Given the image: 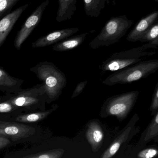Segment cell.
<instances>
[{
    "label": "cell",
    "mask_w": 158,
    "mask_h": 158,
    "mask_svg": "<svg viewBox=\"0 0 158 158\" xmlns=\"http://www.w3.org/2000/svg\"><path fill=\"white\" fill-rule=\"evenodd\" d=\"M86 83L87 82H82V83H80V84L77 85L75 90L74 92L72 98L76 97V96H77L78 94H80V93L82 92V91H83V89H84Z\"/></svg>",
    "instance_id": "cell-26"
},
{
    "label": "cell",
    "mask_w": 158,
    "mask_h": 158,
    "mask_svg": "<svg viewBox=\"0 0 158 158\" xmlns=\"http://www.w3.org/2000/svg\"><path fill=\"white\" fill-rule=\"evenodd\" d=\"M157 48L149 42L131 49L112 54L102 65L103 72H116L143 60L156 53Z\"/></svg>",
    "instance_id": "cell-1"
},
{
    "label": "cell",
    "mask_w": 158,
    "mask_h": 158,
    "mask_svg": "<svg viewBox=\"0 0 158 158\" xmlns=\"http://www.w3.org/2000/svg\"><path fill=\"white\" fill-rule=\"evenodd\" d=\"M10 143V141L7 138V137L0 135V149H2V148L6 147Z\"/></svg>",
    "instance_id": "cell-27"
},
{
    "label": "cell",
    "mask_w": 158,
    "mask_h": 158,
    "mask_svg": "<svg viewBox=\"0 0 158 158\" xmlns=\"http://www.w3.org/2000/svg\"><path fill=\"white\" fill-rule=\"evenodd\" d=\"M39 92L36 89H32L29 91L20 92L18 95L12 98L9 102L15 106L30 108L36 106L40 102Z\"/></svg>",
    "instance_id": "cell-14"
},
{
    "label": "cell",
    "mask_w": 158,
    "mask_h": 158,
    "mask_svg": "<svg viewBox=\"0 0 158 158\" xmlns=\"http://www.w3.org/2000/svg\"><path fill=\"white\" fill-rule=\"evenodd\" d=\"M29 4H26L7 15L0 21V47L3 45L17 20Z\"/></svg>",
    "instance_id": "cell-12"
},
{
    "label": "cell",
    "mask_w": 158,
    "mask_h": 158,
    "mask_svg": "<svg viewBox=\"0 0 158 158\" xmlns=\"http://www.w3.org/2000/svg\"><path fill=\"white\" fill-rule=\"evenodd\" d=\"M149 110L152 116H153L158 110V82L155 86L154 92L152 94Z\"/></svg>",
    "instance_id": "cell-24"
},
{
    "label": "cell",
    "mask_w": 158,
    "mask_h": 158,
    "mask_svg": "<svg viewBox=\"0 0 158 158\" xmlns=\"http://www.w3.org/2000/svg\"><path fill=\"white\" fill-rule=\"evenodd\" d=\"M77 0H58L59 9L56 20L59 23L71 19L77 10Z\"/></svg>",
    "instance_id": "cell-15"
},
{
    "label": "cell",
    "mask_w": 158,
    "mask_h": 158,
    "mask_svg": "<svg viewBox=\"0 0 158 158\" xmlns=\"http://www.w3.org/2000/svg\"><path fill=\"white\" fill-rule=\"evenodd\" d=\"M53 110L54 109H52L47 111L19 115L16 118V121L21 123H32L41 121L46 118Z\"/></svg>",
    "instance_id": "cell-19"
},
{
    "label": "cell",
    "mask_w": 158,
    "mask_h": 158,
    "mask_svg": "<svg viewBox=\"0 0 158 158\" xmlns=\"http://www.w3.org/2000/svg\"><path fill=\"white\" fill-rule=\"evenodd\" d=\"M151 44H152L154 45L157 49L158 48V38L156 39V40H154V41H151L150 42Z\"/></svg>",
    "instance_id": "cell-28"
},
{
    "label": "cell",
    "mask_w": 158,
    "mask_h": 158,
    "mask_svg": "<svg viewBox=\"0 0 158 158\" xmlns=\"http://www.w3.org/2000/svg\"><path fill=\"white\" fill-rule=\"evenodd\" d=\"M139 94L137 90H134L110 97L102 105L101 116L103 118L114 116L121 123L133 110Z\"/></svg>",
    "instance_id": "cell-4"
},
{
    "label": "cell",
    "mask_w": 158,
    "mask_h": 158,
    "mask_svg": "<svg viewBox=\"0 0 158 158\" xmlns=\"http://www.w3.org/2000/svg\"><path fill=\"white\" fill-rule=\"evenodd\" d=\"M15 107L11 102H3L0 104V112L1 113H8L11 111Z\"/></svg>",
    "instance_id": "cell-25"
},
{
    "label": "cell",
    "mask_w": 158,
    "mask_h": 158,
    "mask_svg": "<svg viewBox=\"0 0 158 158\" xmlns=\"http://www.w3.org/2000/svg\"><path fill=\"white\" fill-rule=\"evenodd\" d=\"M79 31V29L77 27H73L54 31L41 37L35 42H33L32 48H43L57 44L70 37Z\"/></svg>",
    "instance_id": "cell-9"
},
{
    "label": "cell",
    "mask_w": 158,
    "mask_h": 158,
    "mask_svg": "<svg viewBox=\"0 0 158 158\" xmlns=\"http://www.w3.org/2000/svg\"><path fill=\"white\" fill-rule=\"evenodd\" d=\"M20 0H0V17L9 12Z\"/></svg>",
    "instance_id": "cell-22"
},
{
    "label": "cell",
    "mask_w": 158,
    "mask_h": 158,
    "mask_svg": "<svg viewBox=\"0 0 158 158\" xmlns=\"http://www.w3.org/2000/svg\"><path fill=\"white\" fill-rule=\"evenodd\" d=\"M120 154L124 158H158V145H146L135 151L125 150Z\"/></svg>",
    "instance_id": "cell-16"
},
{
    "label": "cell",
    "mask_w": 158,
    "mask_h": 158,
    "mask_svg": "<svg viewBox=\"0 0 158 158\" xmlns=\"http://www.w3.org/2000/svg\"><path fill=\"white\" fill-rule=\"evenodd\" d=\"M64 150L63 149L53 150L49 151L40 152L37 154H32L25 156L23 158H60L62 156Z\"/></svg>",
    "instance_id": "cell-20"
},
{
    "label": "cell",
    "mask_w": 158,
    "mask_h": 158,
    "mask_svg": "<svg viewBox=\"0 0 158 158\" xmlns=\"http://www.w3.org/2000/svg\"><path fill=\"white\" fill-rule=\"evenodd\" d=\"M158 20V11L152 12L142 18L127 37L130 42H136L144 36Z\"/></svg>",
    "instance_id": "cell-10"
},
{
    "label": "cell",
    "mask_w": 158,
    "mask_h": 158,
    "mask_svg": "<svg viewBox=\"0 0 158 158\" xmlns=\"http://www.w3.org/2000/svg\"><path fill=\"white\" fill-rule=\"evenodd\" d=\"M152 1H154L156 2H158V0H152Z\"/></svg>",
    "instance_id": "cell-29"
},
{
    "label": "cell",
    "mask_w": 158,
    "mask_h": 158,
    "mask_svg": "<svg viewBox=\"0 0 158 158\" xmlns=\"http://www.w3.org/2000/svg\"><path fill=\"white\" fill-rule=\"evenodd\" d=\"M87 33H83L73 37H70L52 47L53 50L62 52L71 50L79 47L84 42L87 35Z\"/></svg>",
    "instance_id": "cell-17"
},
{
    "label": "cell",
    "mask_w": 158,
    "mask_h": 158,
    "mask_svg": "<svg viewBox=\"0 0 158 158\" xmlns=\"http://www.w3.org/2000/svg\"><path fill=\"white\" fill-rule=\"evenodd\" d=\"M33 127L23 124L10 122H0V135L17 140L29 137L35 132Z\"/></svg>",
    "instance_id": "cell-8"
},
{
    "label": "cell",
    "mask_w": 158,
    "mask_h": 158,
    "mask_svg": "<svg viewBox=\"0 0 158 158\" xmlns=\"http://www.w3.org/2000/svg\"><path fill=\"white\" fill-rule=\"evenodd\" d=\"M158 38V20L152 27L147 34L142 37L139 41L141 42H150L154 41Z\"/></svg>",
    "instance_id": "cell-21"
},
{
    "label": "cell",
    "mask_w": 158,
    "mask_h": 158,
    "mask_svg": "<svg viewBox=\"0 0 158 158\" xmlns=\"http://www.w3.org/2000/svg\"><path fill=\"white\" fill-rule=\"evenodd\" d=\"M37 70L40 78L45 82V90L48 96L54 98L63 88L64 77L52 64L48 62L41 64Z\"/></svg>",
    "instance_id": "cell-6"
},
{
    "label": "cell",
    "mask_w": 158,
    "mask_h": 158,
    "mask_svg": "<svg viewBox=\"0 0 158 158\" xmlns=\"http://www.w3.org/2000/svg\"><path fill=\"white\" fill-rule=\"evenodd\" d=\"M158 70V59L142 60L135 64L114 72L105 80L109 86L130 84L148 77Z\"/></svg>",
    "instance_id": "cell-2"
},
{
    "label": "cell",
    "mask_w": 158,
    "mask_h": 158,
    "mask_svg": "<svg viewBox=\"0 0 158 158\" xmlns=\"http://www.w3.org/2000/svg\"><path fill=\"white\" fill-rule=\"evenodd\" d=\"M152 141L155 143H158V110L153 115V118L146 129L141 133L137 144L131 147L128 145L125 150H136L145 147Z\"/></svg>",
    "instance_id": "cell-11"
},
{
    "label": "cell",
    "mask_w": 158,
    "mask_h": 158,
    "mask_svg": "<svg viewBox=\"0 0 158 158\" xmlns=\"http://www.w3.org/2000/svg\"><path fill=\"white\" fill-rule=\"evenodd\" d=\"M132 24L133 22L126 15L112 17L105 23L99 34L90 41L89 47L96 49L115 44L126 35Z\"/></svg>",
    "instance_id": "cell-3"
},
{
    "label": "cell",
    "mask_w": 158,
    "mask_h": 158,
    "mask_svg": "<svg viewBox=\"0 0 158 158\" xmlns=\"http://www.w3.org/2000/svg\"><path fill=\"white\" fill-rule=\"evenodd\" d=\"M49 3V0H46L37 7L33 13L27 19L18 31L14 41V46L20 50L23 43L30 36L34 29L38 25L42 19L43 13Z\"/></svg>",
    "instance_id": "cell-7"
},
{
    "label": "cell",
    "mask_w": 158,
    "mask_h": 158,
    "mask_svg": "<svg viewBox=\"0 0 158 158\" xmlns=\"http://www.w3.org/2000/svg\"><path fill=\"white\" fill-rule=\"evenodd\" d=\"M16 84V81L9 76L6 72L0 69V85L3 86L11 87Z\"/></svg>",
    "instance_id": "cell-23"
},
{
    "label": "cell",
    "mask_w": 158,
    "mask_h": 158,
    "mask_svg": "<svg viewBox=\"0 0 158 158\" xmlns=\"http://www.w3.org/2000/svg\"><path fill=\"white\" fill-rule=\"evenodd\" d=\"M107 0H83L84 10L87 16L97 18L105 8Z\"/></svg>",
    "instance_id": "cell-18"
},
{
    "label": "cell",
    "mask_w": 158,
    "mask_h": 158,
    "mask_svg": "<svg viewBox=\"0 0 158 158\" xmlns=\"http://www.w3.org/2000/svg\"><path fill=\"white\" fill-rule=\"evenodd\" d=\"M86 137L94 152H97L101 148L104 141V132L102 127L98 121H91L88 125Z\"/></svg>",
    "instance_id": "cell-13"
},
{
    "label": "cell",
    "mask_w": 158,
    "mask_h": 158,
    "mask_svg": "<svg viewBox=\"0 0 158 158\" xmlns=\"http://www.w3.org/2000/svg\"><path fill=\"white\" fill-rule=\"evenodd\" d=\"M139 119L138 114L135 113L125 127L117 133L101 158H111L122 153L127 148L132 139L140 131L139 127L136 125Z\"/></svg>",
    "instance_id": "cell-5"
}]
</instances>
